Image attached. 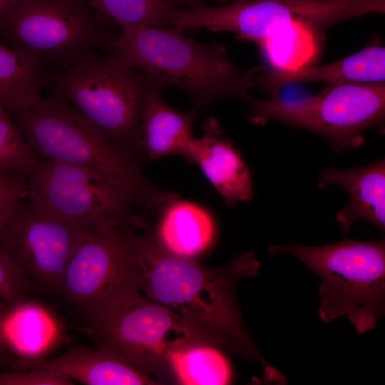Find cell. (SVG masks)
Masks as SVG:
<instances>
[{"label": "cell", "mask_w": 385, "mask_h": 385, "mask_svg": "<svg viewBox=\"0 0 385 385\" xmlns=\"http://www.w3.org/2000/svg\"><path fill=\"white\" fill-rule=\"evenodd\" d=\"M385 0H232L217 6L179 8L173 26L228 31L256 45L287 29L305 27L321 38L339 23L384 14Z\"/></svg>", "instance_id": "ba28073f"}, {"label": "cell", "mask_w": 385, "mask_h": 385, "mask_svg": "<svg viewBox=\"0 0 385 385\" xmlns=\"http://www.w3.org/2000/svg\"><path fill=\"white\" fill-rule=\"evenodd\" d=\"M163 89L153 86L143 106L141 131L146 160L179 155L190 162L195 138L192 125L198 110L177 111L162 97Z\"/></svg>", "instance_id": "9a60e30c"}, {"label": "cell", "mask_w": 385, "mask_h": 385, "mask_svg": "<svg viewBox=\"0 0 385 385\" xmlns=\"http://www.w3.org/2000/svg\"><path fill=\"white\" fill-rule=\"evenodd\" d=\"M28 183L22 174L0 170V230L19 203L27 198Z\"/></svg>", "instance_id": "484cf974"}, {"label": "cell", "mask_w": 385, "mask_h": 385, "mask_svg": "<svg viewBox=\"0 0 385 385\" xmlns=\"http://www.w3.org/2000/svg\"><path fill=\"white\" fill-rule=\"evenodd\" d=\"M385 48L374 43L351 56L322 66H263L259 86L270 96L290 84L324 83L328 86L345 83L384 82Z\"/></svg>", "instance_id": "4fadbf2b"}, {"label": "cell", "mask_w": 385, "mask_h": 385, "mask_svg": "<svg viewBox=\"0 0 385 385\" xmlns=\"http://www.w3.org/2000/svg\"><path fill=\"white\" fill-rule=\"evenodd\" d=\"M9 113L0 105V170L14 172L26 177L40 158Z\"/></svg>", "instance_id": "cb8c5ba5"}, {"label": "cell", "mask_w": 385, "mask_h": 385, "mask_svg": "<svg viewBox=\"0 0 385 385\" xmlns=\"http://www.w3.org/2000/svg\"><path fill=\"white\" fill-rule=\"evenodd\" d=\"M160 214L155 237L169 252L194 258L212 243L215 237L214 222L198 205L177 198Z\"/></svg>", "instance_id": "ac0fdd59"}, {"label": "cell", "mask_w": 385, "mask_h": 385, "mask_svg": "<svg viewBox=\"0 0 385 385\" xmlns=\"http://www.w3.org/2000/svg\"><path fill=\"white\" fill-rule=\"evenodd\" d=\"M83 0H15L0 22L9 47L47 72L68 68L111 38Z\"/></svg>", "instance_id": "52a82bcc"}, {"label": "cell", "mask_w": 385, "mask_h": 385, "mask_svg": "<svg viewBox=\"0 0 385 385\" xmlns=\"http://www.w3.org/2000/svg\"><path fill=\"white\" fill-rule=\"evenodd\" d=\"M167 360L177 381L185 385H225L232 378L230 364L218 348L193 344L169 350Z\"/></svg>", "instance_id": "ffe728a7"}, {"label": "cell", "mask_w": 385, "mask_h": 385, "mask_svg": "<svg viewBox=\"0 0 385 385\" xmlns=\"http://www.w3.org/2000/svg\"><path fill=\"white\" fill-rule=\"evenodd\" d=\"M140 276L131 230L95 227L70 259L61 294L88 319L140 289Z\"/></svg>", "instance_id": "7c38bea8"}, {"label": "cell", "mask_w": 385, "mask_h": 385, "mask_svg": "<svg viewBox=\"0 0 385 385\" xmlns=\"http://www.w3.org/2000/svg\"><path fill=\"white\" fill-rule=\"evenodd\" d=\"M31 365L86 385L160 384L145 371L98 348H71L55 359Z\"/></svg>", "instance_id": "e0dca14e"}, {"label": "cell", "mask_w": 385, "mask_h": 385, "mask_svg": "<svg viewBox=\"0 0 385 385\" xmlns=\"http://www.w3.org/2000/svg\"><path fill=\"white\" fill-rule=\"evenodd\" d=\"M174 6L179 8L192 9L204 4L202 0H168Z\"/></svg>", "instance_id": "f1b7e54d"}, {"label": "cell", "mask_w": 385, "mask_h": 385, "mask_svg": "<svg viewBox=\"0 0 385 385\" xmlns=\"http://www.w3.org/2000/svg\"><path fill=\"white\" fill-rule=\"evenodd\" d=\"M26 180L28 199L64 217L96 227L145 228L129 192L96 170L40 158Z\"/></svg>", "instance_id": "30bf717a"}, {"label": "cell", "mask_w": 385, "mask_h": 385, "mask_svg": "<svg viewBox=\"0 0 385 385\" xmlns=\"http://www.w3.org/2000/svg\"><path fill=\"white\" fill-rule=\"evenodd\" d=\"M204 134L195 139L189 163H196L228 206L247 202L253 196L250 169L218 121L210 118Z\"/></svg>", "instance_id": "5bb4252c"}, {"label": "cell", "mask_w": 385, "mask_h": 385, "mask_svg": "<svg viewBox=\"0 0 385 385\" xmlns=\"http://www.w3.org/2000/svg\"><path fill=\"white\" fill-rule=\"evenodd\" d=\"M43 291L35 282L27 278L0 252V300L9 307L26 300L34 294Z\"/></svg>", "instance_id": "d4e9b609"}, {"label": "cell", "mask_w": 385, "mask_h": 385, "mask_svg": "<svg viewBox=\"0 0 385 385\" xmlns=\"http://www.w3.org/2000/svg\"><path fill=\"white\" fill-rule=\"evenodd\" d=\"M15 0H0V22L9 6Z\"/></svg>", "instance_id": "f546056e"}, {"label": "cell", "mask_w": 385, "mask_h": 385, "mask_svg": "<svg viewBox=\"0 0 385 385\" xmlns=\"http://www.w3.org/2000/svg\"><path fill=\"white\" fill-rule=\"evenodd\" d=\"M86 331L96 347L145 371L160 384L173 374L167 360L169 350L187 344H206L231 350V344L212 329L192 322L143 296L141 290L120 298L87 319Z\"/></svg>", "instance_id": "277c9868"}, {"label": "cell", "mask_w": 385, "mask_h": 385, "mask_svg": "<svg viewBox=\"0 0 385 385\" xmlns=\"http://www.w3.org/2000/svg\"><path fill=\"white\" fill-rule=\"evenodd\" d=\"M48 73L0 42V105L14 115L35 106L42 98Z\"/></svg>", "instance_id": "d6986e66"}, {"label": "cell", "mask_w": 385, "mask_h": 385, "mask_svg": "<svg viewBox=\"0 0 385 385\" xmlns=\"http://www.w3.org/2000/svg\"><path fill=\"white\" fill-rule=\"evenodd\" d=\"M330 184L344 188L350 203L336 215L344 233L357 220H365L381 230L385 228V160L356 169L335 170L326 168L318 183L320 189Z\"/></svg>", "instance_id": "2e32d148"}, {"label": "cell", "mask_w": 385, "mask_h": 385, "mask_svg": "<svg viewBox=\"0 0 385 385\" xmlns=\"http://www.w3.org/2000/svg\"><path fill=\"white\" fill-rule=\"evenodd\" d=\"M247 103L251 124L262 125L274 120L301 127L324 138L332 150L339 153L359 147L366 130L376 127L384 129L385 83L327 86L307 98L252 97Z\"/></svg>", "instance_id": "9c48e42d"}, {"label": "cell", "mask_w": 385, "mask_h": 385, "mask_svg": "<svg viewBox=\"0 0 385 385\" xmlns=\"http://www.w3.org/2000/svg\"><path fill=\"white\" fill-rule=\"evenodd\" d=\"M9 309V306L0 300V369L5 366H11L12 367L16 366L4 334V323Z\"/></svg>", "instance_id": "83f0119b"}, {"label": "cell", "mask_w": 385, "mask_h": 385, "mask_svg": "<svg viewBox=\"0 0 385 385\" xmlns=\"http://www.w3.org/2000/svg\"><path fill=\"white\" fill-rule=\"evenodd\" d=\"M133 239L145 297L224 337L237 354L260 362L268 379L277 375L248 334L236 298L238 281L256 275L259 270L253 251L245 252L225 266L210 268L194 258L169 252L150 232L140 236L133 233Z\"/></svg>", "instance_id": "6da1fadb"}, {"label": "cell", "mask_w": 385, "mask_h": 385, "mask_svg": "<svg viewBox=\"0 0 385 385\" xmlns=\"http://www.w3.org/2000/svg\"><path fill=\"white\" fill-rule=\"evenodd\" d=\"M322 40L311 30L297 26L257 46L269 60V65L293 67L307 65L317 54Z\"/></svg>", "instance_id": "603a6c76"}, {"label": "cell", "mask_w": 385, "mask_h": 385, "mask_svg": "<svg viewBox=\"0 0 385 385\" xmlns=\"http://www.w3.org/2000/svg\"><path fill=\"white\" fill-rule=\"evenodd\" d=\"M215 1H216L217 3L220 4H225L228 1H230L232 0H214Z\"/></svg>", "instance_id": "4dcf8cb0"}, {"label": "cell", "mask_w": 385, "mask_h": 385, "mask_svg": "<svg viewBox=\"0 0 385 385\" xmlns=\"http://www.w3.org/2000/svg\"><path fill=\"white\" fill-rule=\"evenodd\" d=\"M73 381L45 369L32 366L29 371H0V385H73Z\"/></svg>", "instance_id": "4316f807"}, {"label": "cell", "mask_w": 385, "mask_h": 385, "mask_svg": "<svg viewBox=\"0 0 385 385\" xmlns=\"http://www.w3.org/2000/svg\"><path fill=\"white\" fill-rule=\"evenodd\" d=\"M95 227L26 198L0 230V252L43 290L59 294L70 259Z\"/></svg>", "instance_id": "8fae6325"}, {"label": "cell", "mask_w": 385, "mask_h": 385, "mask_svg": "<svg viewBox=\"0 0 385 385\" xmlns=\"http://www.w3.org/2000/svg\"><path fill=\"white\" fill-rule=\"evenodd\" d=\"M48 314L26 300L9 307L4 323V338L10 353L32 358L48 349L55 334Z\"/></svg>", "instance_id": "44dd1931"}, {"label": "cell", "mask_w": 385, "mask_h": 385, "mask_svg": "<svg viewBox=\"0 0 385 385\" xmlns=\"http://www.w3.org/2000/svg\"><path fill=\"white\" fill-rule=\"evenodd\" d=\"M273 255L289 253L322 279L319 316H344L359 334L374 329L385 311V240H344L319 247L270 245Z\"/></svg>", "instance_id": "8992f818"}, {"label": "cell", "mask_w": 385, "mask_h": 385, "mask_svg": "<svg viewBox=\"0 0 385 385\" xmlns=\"http://www.w3.org/2000/svg\"><path fill=\"white\" fill-rule=\"evenodd\" d=\"M14 116L19 129L40 158L101 172L126 190L140 211L160 213L178 198L176 192L150 180L139 162L61 96L51 93Z\"/></svg>", "instance_id": "3957f363"}, {"label": "cell", "mask_w": 385, "mask_h": 385, "mask_svg": "<svg viewBox=\"0 0 385 385\" xmlns=\"http://www.w3.org/2000/svg\"><path fill=\"white\" fill-rule=\"evenodd\" d=\"M46 86L138 162L146 160L141 115L155 86L142 72L113 54L92 51L68 68L48 72Z\"/></svg>", "instance_id": "5b68a950"}, {"label": "cell", "mask_w": 385, "mask_h": 385, "mask_svg": "<svg viewBox=\"0 0 385 385\" xmlns=\"http://www.w3.org/2000/svg\"><path fill=\"white\" fill-rule=\"evenodd\" d=\"M100 17L119 26H173L177 7L168 0H84Z\"/></svg>", "instance_id": "7402d4cb"}, {"label": "cell", "mask_w": 385, "mask_h": 385, "mask_svg": "<svg viewBox=\"0 0 385 385\" xmlns=\"http://www.w3.org/2000/svg\"><path fill=\"white\" fill-rule=\"evenodd\" d=\"M122 33L103 48L145 74L156 87L180 88L197 108L222 99L248 102L263 66L245 71L216 41L200 43L177 26H120Z\"/></svg>", "instance_id": "7a4b0ae2"}]
</instances>
